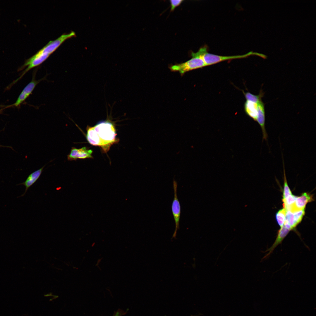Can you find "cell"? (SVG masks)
<instances>
[{
	"label": "cell",
	"mask_w": 316,
	"mask_h": 316,
	"mask_svg": "<svg viewBox=\"0 0 316 316\" xmlns=\"http://www.w3.org/2000/svg\"><path fill=\"white\" fill-rule=\"evenodd\" d=\"M87 140L90 144L101 147L106 152L117 141L115 126L110 120L100 121L95 126H87Z\"/></svg>",
	"instance_id": "cell-1"
},
{
	"label": "cell",
	"mask_w": 316,
	"mask_h": 316,
	"mask_svg": "<svg viewBox=\"0 0 316 316\" xmlns=\"http://www.w3.org/2000/svg\"><path fill=\"white\" fill-rule=\"evenodd\" d=\"M191 55L200 58L207 66L226 60L245 58L253 55V52L250 51L241 55L222 56L209 53L207 51V47L205 46L200 48L196 53L192 52Z\"/></svg>",
	"instance_id": "cell-2"
},
{
	"label": "cell",
	"mask_w": 316,
	"mask_h": 316,
	"mask_svg": "<svg viewBox=\"0 0 316 316\" xmlns=\"http://www.w3.org/2000/svg\"><path fill=\"white\" fill-rule=\"evenodd\" d=\"M192 56V58L191 59L184 63L171 66V69L173 71H178L183 74L189 71L206 66L200 58L196 56Z\"/></svg>",
	"instance_id": "cell-3"
},
{
	"label": "cell",
	"mask_w": 316,
	"mask_h": 316,
	"mask_svg": "<svg viewBox=\"0 0 316 316\" xmlns=\"http://www.w3.org/2000/svg\"><path fill=\"white\" fill-rule=\"evenodd\" d=\"M173 186L174 192V197L172 205V211L175 223V229L172 236V238H175L178 229H179V223L181 214V206L177 194V183L174 180Z\"/></svg>",
	"instance_id": "cell-4"
},
{
	"label": "cell",
	"mask_w": 316,
	"mask_h": 316,
	"mask_svg": "<svg viewBox=\"0 0 316 316\" xmlns=\"http://www.w3.org/2000/svg\"><path fill=\"white\" fill-rule=\"evenodd\" d=\"M75 35V33L73 31L68 34H63L56 39L49 42L40 50L43 53L50 55L66 40Z\"/></svg>",
	"instance_id": "cell-5"
},
{
	"label": "cell",
	"mask_w": 316,
	"mask_h": 316,
	"mask_svg": "<svg viewBox=\"0 0 316 316\" xmlns=\"http://www.w3.org/2000/svg\"><path fill=\"white\" fill-rule=\"evenodd\" d=\"M37 83L34 81H31L24 88L19 95L16 102L13 104L6 106L4 109L11 107H18L23 103L32 94L36 86Z\"/></svg>",
	"instance_id": "cell-6"
},
{
	"label": "cell",
	"mask_w": 316,
	"mask_h": 316,
	"mask_svg": "<svg viewBox=\"0 0 316 316\" xmlns=\"http://www.w3.org/2000/svg\"><path fill=\"white\" fill-rule=\"evenodd\" d=\"M92 153L91 150L85 147L79 149L73 147L70 153L67 155V159L68 161H75L78 159L92 158Z\"/></svg>",
	"instance_id": "cell-7"
},
{
	"label": "cell",
	"mask_w": 316,
	"mask_h": 316,
	"mask_svg": "<svg viewBox=\"0 0 316 316\" xmlns=\"http://www.w3.org/2000/svg\"><path fill=\"white\" fill-rule=\"evenodd\" d=\"M312 195L304 193L301 195L297 197L294 203L287 210L292 212L304 209L307 204L314 200Z\"/></svg>",
	"instance_id": "cell-8"
},
{
	"label": "cell",
	"mask_w": 316,
	"mask_h": 316,
	"mask_svg": "<svg viewBox=\"0 0 316 316\" xmlns=\"http://www.w3.org/2000/svg\"><path fill=\"white\" fill-rule=\"evenodd\" d=\"M291 230L287 228L284 225L281 227L279 230L276 239L273 244L270 248L268 249L265 252L268 253L263 257L262 260L267 258L273 251L274 249L279 245L281 244L283 241L287 236Z\"/></svg>",
	"instance_id": "cell-9"
},
{
	"label": "cell",
	"mask_w": 316,
	"mask_h": 316,
	"mask_svg": "<svg viewBox=\"0 0 316 316\" xmlns=\"http://www.w3.org/2000/svg\"><path fill=\"white\" fill-rule=\"evenodd\" d=\"M257 116L256 121L260 126L263 135V140H267L268 135L265 128V104L262 100L258 103Z\"/></svg>",
	"instance_id": "cell-10"
},
{
	"label": "cell",
	"mask_w": 316,
	"mask_h": 316,
	"mask_svg": "<svg viewBox=\"0 0 316 316\" xmlns=\"http://www.w3.org/2000/svg\"><path fill=\"white\" fill-rule=\"evenodd\" d=\"M44 166L30 174L26 180L23 182L18 184L17 185H23L25 187L24 193L20 197L23 196L29 188L32 186L39 179L43 171Z\"/></svg>",
	"instance_id": "cell-11"
},
{
	"label": "cell",
	"mask_w": 316,
	"mask_h": 316,
	"mask_svg": "<svg viewBox=\"0 0 316 316\" xmlns=\"http://www.w3.org/2000/svg\"><path fill=\"white\" fill-rule=\"evenodd\" d=\"M258 103L246 100L244 106L246 114L255 121L257 116Z\"/></svg>",
	"instance_id": "cell-12"
},
{
	"label": "cell",
	"mask_w": 316,
	"mask_h": 316,
	"mask_svg": "<svg viewBox=\"0 0 316 316\" xmlns=\"http://www.w3.org/2000/svg\"><path fill=\"white\" fill-rule=\"evenodd\" d=\"M243 93L247 101L257 103L262 100V98L264 94V92L261 90L259 94L257 95H253L249 92H243Z\"/></svg>",
	"instance_id": "cell-13"
},
{
	"label": "cell",
	"mask_w": 316,
	"mask_h": 316,
	"mask_svg": "<svg viewBox=\"0 0 316 316\" xmlns=\"http://www.w3.org/2000/svg\"><path fill=\"white\" fill-rule=\"evenodd\" d=\"M286 210L284 208L279 210L276 214V217L277 222L281 227L284 224Z\"/></svg>",
	"instance_id": "cell-14"
},
{
	"label": "cell",
	"mask_w": 316,
	"mask_h": 316,
	"mask_svg": "<svg viewBox=\"0 0 316 316\" xmlns=\"http://www.w3.org/2000/svg\"><path fill=\"white\" fill-rule=\"evenodd\" d=\"M297 197V196L292 194L286 198L282 199L283 207L286 210L288 209L294 203Z\"/></svg>",
	"instance_id": "cell-15"
},
{
	"label": "cell",
	"mask_w": 316,
	"mask_h": 316,
	"mask_svg": "<svg viewBox=\"0 0 316 316\" xmlns=\"http://www.w3.org/2000/svg\"><path fill=\"white\" fill-rule=\"evenodd\" d=\"M284 162L283 161V165L284 167V185L283 196V198L282 199H284L288 196L292 194L291 192V190L289 188L287 183L285 173V170L284 169Z\"/></svg>",
	"instance_id": "cell-16"
},
{
	"label": "cell",
	"mask_w": 316,
	"mask_h": 316,
	"mask_svg": "<svg viewBox=\"0 0 316 316\" xmlns=\"http://www.w3.org/2000/svg\"><path fill=\"white\" fill-rule=\"evenodd\" d=\"M293 213L295 224L296 226L301 221L305 214V209L292 212Z\"/></svg>",
	"instance_id": "cell-17"
},
{
	"label": "cell",
	"mask_w": 316,
	"mask_h": 316,
	"mask_svg": "<svg viewBox=\"0 0 316 316\" xmlns=\"http://www.w3.org/2000/svg\"><path fill=\"white\" fill-rule=\"evenodd\" d=\"M171 5V11H173L175 8L179 6L182 3L183 0H170Z\"/></svg>",
	"instance_id": "cell-18"
},
{
	"label": "cell",
	"mask_w": 316,
	"mask_h": 316,
	"mask_svg": "<svg viewBox=\"0 0 316 316\" xmlns=\"http://www.w3.org/2000/svg\"><path fill=\"white\" fill-rule=\"evenodd\" d=\"M124 314V313L122 312L121 311H118L113 316H121L123 315Z\"/></svg>",
	"instance_id": "cell-19"
},
{
	"label": "cell",
	"mask_w": 316,
	"mask_h": 316,
	"mask_svg": "<svg viewBox=\"0 0 316 316\" xmlns=\"http://www.w3.org/2000/svg\"><path fill=\"white\" fill-rule=\"evenodd\" d=\"M6 106L0 105V107H2L3 108L4 107Z\"/></svg>",
	"instance_id": "cell-20"
},
{
	"label": "cell",
	"mask_w": 316,
	"mask_h": 316,
	"mask_svg": "<svg viewBox=\"0 0 316 316\" xmlns=\"http://www.w3.org/2000/svg\"><path fill=\"white\" fill-rule=\"evenodd\" d=\"M3 109H3V108L0 109V114H1V113H2V111L3 110Z\"/></svg>",
	"instance_id": "cell-21"
},
{
	"label": "cell",
	"mask_w": 316,
	"mask_h": 316,
	"mask_svg": "<svg viewBox=\"0 0 316 316\" xmlns=\"http://www.w3.org/2000/svg\"><path fill=\"white\" fill-rule=\"evenodd\" d=\"M5 147V146H2V145H0V147Z\"/></svg>",
	"instance_id": "cell-22"
}]
</instances>
